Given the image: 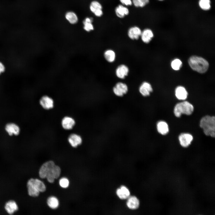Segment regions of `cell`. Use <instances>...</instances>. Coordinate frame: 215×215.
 I'll use <instances>...</instances> for the list:
<instances>
[{
	"label": "cell",
	"mask_w": 215,
	"mask_h": 215,
	"mask_svg": "<svg viewBox=\"0 0 215 215\" xmlns=\"http://www.w3.org/2000/svg\"><path fill=\"white\" fill-rule=\"evenodd\" d=\"M129 70V68L127 66L124 64H121L116 69V74L118 78L123 79L128 75Z\"/></svg>",
	"instance_id": "9a60e30c"
},
{
	"label": "cell",
	"mask_w": 215,
	"mask_h": 215,
	"mask_svg": "<svg viewBox=\"0 0 215 215\" xmlns=\"http://www.w3.org/2000/svg\"><path fill=\"white\" fill-rule=\"evenodd\" d=\"M200 127L203 129L204 133L212 137L215 136V117L206 115L202 117L199 123Z\"/></svg>",
	"instance_id": "7a4b0ae2"
},
{
	"label": "cell",
	"mask_w": 215,
	"mask_h": 215,
	"mask_svg": "<svg viewBox=\"0 0 215 215\" xmlns=\"http://www.w3.org/2000/svg\"><path fill=\"white\" fill-rule=\"evenodd\" d=\"M55 165L53 161L51 160L47 161L41 166L39 171V175L40 178L44 179L51 169Z\"/></svg>",
	"instance_id": "5b68a950"
},
{
	"label": "cell",
	"mask_w": 215,
	"mask_h": 215,
	"mask_svg": "<svg viewBox=\"0 0 215 215\" xmlns=\"http://www.w3.org/2000/svg\"><path fill=\"white\" fill-rule=\"evenodd\" d=\"M182 65V62L179 59H176L173 60L171 63L172 68L174 70H179Z\"/></svg>",
	"instance_id": "f546056e"
},
{
	"label": "cell",
	"mask_w": 215,
	"mask_h": 215,
	"mask_svg": "<svg viewBox=\"0 0 215 215\" xmlns=\"http://www.w3.org/2000/svg\"><path fill=\"white\" fill-rule=\"evenodd\" d=\"M1 73V71H0V74Z\"/></svg>",
	"instance_id": "836d02e7"
},
{
	"label": "cell",
	"mask_w": 215,
	"mask_h": 215,
	"mask_svg": "<svg viewBox=\"0 0 215 215\" xmlns=\"http://www.w3.org/2000/svg\"><path fill=\"white\" fill-rule=\"evenodd\" d=\"M156 128L158 132L162 135H165L169 132L168 124L164 121L158 122L156 124Z\"/></svg>",
	"instance_id": "ac0fdd59"
},
{
	"label": "cell",
	"mask_w": 215,
	"mask_h": 215,
	"mask_svg": "<svg viewBox=\"0 0 215 215\" xmlns=\"http://www.w3.org/2000/svg\"><path fill=\"white\" fill-rule=\"evenodd\" d=\"M4 208L7 213L10 214H13L18 209L16 203L12 200L7 202L5 204Z\"/></svg>",
	"instance_id": "2e32d148"
},
{
	"label": "cell",
	"mask_w": 215,
	"mask_h": 215,
	"mask_svg": "<svg viewBox=\"0 0 215 215\" xmlns=\"http://www.w3.org/2000/svg\"><path fill=\"white\" fill-rule=\"evenodd\" d=\"M47 204L50 208L55 209L59 206V202L57 198L54 196H51L47 199Z\"/></svg>",
	"instance_id": "cb8c5ba5"
},
{
	"label": "cell",
	"mask_w": 215,
	"mask_h": 215,
	"mask_svg": "<svg viewBox=\"0 0 215 215\" xmlns=\"http://www.w3.org/2000/svg\"><path fill=\"white\" fill-rule=\"evenodd\" d=\"M142 32L139 27L137 26L132 27L129 29L128 35L132 40H137L141 36Z\"/></svg>",
	"instance_id": "5bb4252c"
},
{
	"label": "cell",
	"mask_w": 215,
	"mask_h": 215,
	"mask_svg": "<svg viewBox=\"0 0 215 215\" xmlns=\"http://www.w3.org/2000/svg\"><path fill=\"white\" fill-rule=\"evenodd\" d=\"M93 19L92 18H86L83 22L84 25V29L86 31L89 32L94 29L92 24Z\"/></svg>",
	"instance_id": "484cf974"
},
{
	"label": "cell",
	"mask_w": 215,
	"mask_h": 215,
	"mask_svg": "<svg viewBox=\"0 0 215 215\" xmlns=\"http://www.w3.org/2000/svg\"><path fill=\"white\" fill-rule=\"evenodd\" d=\"M175 95L178 99L185 100L187 98L188 93L184 87L178 86L175 90Z\"/></svg>",
	"instance_id": "ffe728a7"
},
{
	"label": "cell",
	"mask_w": 215,
	"mask_h": 215,
	"mask_svg": "<svg viewBox=\"0 0 215 215\" xmlns=\"http://www.w3.org/2000/svg\"><path fill=\"white\" fill-rule=\"evenodd\" d=\"M61 173L60 167L55 165L50 171L46 176L48 182L50 183H53L55 179H57L60 176Z\"/></svg>",
	"instance_id": "8992f818"
},
{
	"label": "cell",
	"mask_w": 215,
	"mask_h": 215,
	"mask_svg": "<svg viewBox=\"0 0 215 215\" xmlns=\"http://www.w3.org/2000/svg\"><path fill=\"white\" fill-rule=\"evenodd\" d=\"M5 130L10 136H17L20 133V129L16 124L12 122L7 123L5 126Z\"/></svg>",
	"instance_id": "ba28073f"
},
{
	"label": "cell",
	"mask_w": 215,
	"mask_h": 215,
	"mask_svg": "<svg viewBox=\"0 0 215 215\" xmlns=\"http://www.w3.org/2000/svg\"><path fill=\"white\" fill-rule=\"evenodd\" d=\"M139 199L135 196L129 197L127 202L128 207L131 209H135L139 206Z\"/></svg>",
	"instance_id": "44dd1931"
},
{
	"label": "cell",
	"mask_w": 215,
	"mask_h": 215,
	"mask_svg": "<svg viewBox=\"0 0 215 215\" xmlns=\"http://www.w3.org/2000/svg\"><path fill=\"white\" fill-rule=\"evenodd\" d=\"M60 186L63 188H66L69 185V182L67 179L63 177L59 181Z\"/></svg>",
	"instance_id": "4dcf8cb0"
},
{
	"label": "cell",
	"mask_w": 215,
	"mask_h": 215,
	"mask_svg": "<svg viewBox=\"0 0 215 215\" xmlns=\"http://www.w3.org/2000/svg\"><path fill=\"white\" fill-rule=\"evenodd\" d=\"M65 18L72 24H76L78 22V19L76 15L72 12L67 13L65 15Z\"/></svg>",
	"instance_id": "4316f807"
},
{
	"label": "cell",
	"mask_w": 215,
	"mask_h": 215,
	"mask_svg": "<svg viewBox=\"0 0 215 215\" xmlns=\"http://www.w3.org/2000/svg\"><path fill=\"white\" fill-rule=\"evenodd\" d=\"M210 0H200L199 4L200 8L202 10H208L211 8Z\"/></svg>",
	"instance_id": "83f0119b"
},
{
	"label": "cell",
	"mask_w": 215,
	"mask_h": 215,
	"mask_svg": "<svg viewBox=\"0 0 215 215\" xmlns=\"http://www.w3.org/2000/svg\"><path fill=\"white\" fill-rule=\"evenodd\" d=\"M194 110L193 105L187 101H184L177 103L175 106L174 113L175 116L180 117L182 114L189 115Z\"/></svg>",
	"instance_id": "277c9868"
},
{
	"label": "cell",
	"mask_w": 215,
	"mask_h": 215,
	"mask_svg": "<svg viewBox=\"0 0 215 215\" xmlns=\"http://www.w3.org/2000/svg\"><path fill=\"white\" fill-rule=\"evenodd\" d=\"M128 88L125 83L119 82L117 83L113 88V91L117 96L121 97L126 94L128 91Z\"/></svg>",
	"instance_id": "52a82bcc"
},
{
	"label": "cell",
	"mask_w": 215,
	"mask_h": 215,
	"mask_svg": "<svg viewBox=\"0 0 215 215\" xmlns=\"http://www.w3.org/2000/svg\"><path fill=\"white\" fill-rule=\"evenodd\" d=\"M179 139L180 144L182 146L187 147L191 144L193 140V137L189 133H183L179 135Z\"/></svg>",
	"instance_id": "9c48e42d"
},
{
	"label": "cell",
	"mask_w": 215,
	"mask_h": 215,
	"mask_svg": "<svg viewBox=\"0 0 215 215\" xmlns=\"http://www.w3.org/2000/svg\"><path fill=\"white\" fill-rule=\"evenodd\" d=\"M27 186L28 194L33 197L38 196L40 192H43L46 190L44 183L37 179H29L27 182Z\"/></svg>",
	"instance_id": "6da1fadb"
},
{
	"label": "cell",
	"mask_w": 215,
	"mask_h": 215,
	"mask_svg": "<svg viewBox=\"0 0 215 215\" xmlns=\"http://www.w3.org/2000/svg\"><path fill=\"white\" fill-rule=\"evenodd\" d=\"M116 194L120 198L122 199H125L129 197L130 192L129 190L126 187L122 186L117 189Z\"/></svg>",
	"instance_id": "603a6c76"
},
{
	"label": "cell",
	"mask_w": 215,
	"mask_h": 215,
	"mask_svg": "<svg viewBox=\"0 0 215 215\" xmlns=\"http://www.w3.org/2000/svg\"><path fill=\"white\" fill-rule=\"evenodd\" d=\"M132 3L136 7H143L149 2V0H132Z\"/></svg>",
	"instance_id": "f1b7e54d"
},
{
	"label": "cell",
	"mask_w": 215,
	"mask_h": 215,
	"mask_svg": "<svg viewBox=\"0 0 215 215\" xmlns=\"http://www.w3.org/2000/svg\"><path fill=\"white\" fill-rule=\"evenodd\" d=\"M140 36L142 40L144 42L148 43L153 37V32L150 29H146L142 32Z\"/></svg>",
	"instance_id": "d6986e66"
},
{
	"label": "cell",
	"mask_w": 215,
	"mask_h": 215,
	"mask_svg": "<svg viewBox=\"0 0 215 215\" xmlns=\"http://www.w3.org/2000/svg\"><path fill=\"white\" fill-rule=\"evenodd\" d=\"M139 91L141 94L144 96H149L152 92L153 89L150 84L148 82H143L139 87Z\"/></svg>",
	"instance_id": "7c38bea8"
},
{
	"label": "cell",
	"mask_w": 215,
	"mask_h": 215,
	"mask_svg": "<svg viewBox=\"0 0 215 215\" xmlns=\"http://www.w3.org/2000/svg\"><path fill=\"white\" fill-rule=\"evenodd\" d=\"M159 0L162 1V0Z\"/></svg>",
	"instance_id": "e575fe53"
},
{
	"label": "cell",
	"mask_w": 215,
	"mask_h": 215,
	"mask_svg": "<svg viewBox=\"0 0 215 215\" xmlns=\"http://www.w3.org/2000/svg\"><path fill=\"white\" fill-rule=\"evenodd\" d=\"M5 67L3 64L0 62V71L1 73L4 72L5 70Z\"/></svg>",
	"instance_id": "d6a6232c"
},
{
	"label": "cell",
	"mask_w": 215,
	"mask_h": 215,
	"mask_svg": "<svg viewBox=\"0 0 215 215\" xmlns=\"http://www.w3.org/2000/svg\"><path fill=\"white\" fill-rule=\"evenodd\" d=\"M40 105L44 109L49 110L53 107L54 102L53 99L47 96L42 97L39 101Z\"/></svg>",
	"instance_id": "30bf717a"
},
{
	"label": "cell",
	"mask_w": 215,
	"mask_h": 215,
	"mask_svg": "<svg viewBox=\"0 0 215 215\" xmlns=\"http://www.w3.org/2000/svg\"><path fill=\"white\" fill-rule=\"evenodd\" d=\"M120 2L124 5L131 6L132 4V0H119Z\"/></svg>",
	"instance_id": "1f68e13d"
},
{
	"label": "cell",
	"mask_w": 215,
	"mask_h": 215,
	"mask_svg": "<svg viewBox=\"0 0 215 215\" xmlns=\"http://www.w3.org/2000/svg\"><path fill=\"white\" fill-rule=\"evenodd\" d=\"M68 140L71 145L74 148L76 147L81 145L82 142L81 137L75 133L70 134L68 137Z\"/></svg>",
	"instance_id": "4fadbf2b"
},
{
	"label": "cell",
	"mask_w": 215,
	"mask_h": 215,
	"mask_svg": "<svg viewBox=\"0 0 215 215\" xmlns=\"http://www.w3.org/2000/svg\"><path fill=\"white\" fill-rule=\"evenodd\" d=\"M104 56L106 60L109 62H113L115 59L116 54L114 51L109 49L106 50L104 53Z\"/></svg>",
	"instance_id": "d4e9b609"
},
{
	"label": "cell",
	"mask_w": 215,
	"mask_h": 215,
	"mask_svg": "<svg viewBox=\"0 0 215 215\" xmlns=\"http://www.w3.org/2000/svg\"><path fill=\"white\" fill-rule=\"evenodd\" d=\"M90 9L95 15L98 17H100L103 14L102 6L100 3L97 1H92L90 5Z\"/></svg>",
	"instance_id": "8fae6325"
},
{
	"label": "cell",
	"mask_w": 215,
	"mask_h": 215,
	"mask_svg": "<svg viewBox=\"0 0 215 215\" xmlns=\"http://www.w3.org/2000/svg\"><path fill=\"white\" fill-rule=\"evenodd\" d=\"M188 63L194 70L200 73H205L209 66L208 62L204 58L197 56H192L188 60Z\"/></svg>",
	"instance_id": "3957f363"
},
{
	"label": "cell",
	"mask_w": 215,
	"mask_h": 215,
	"mask_svg": "<svg viewBox=\"0 0 215 215\" xmlns=\"http://www.w3.org/2000/svg\"><path fill=\"white\" fill-rule=\"evenodd\" d=\"M115 13L116 16L120 18H123L129 13L128 9L123 5L120 4L115 9Z\"/></svg>",
	"instance_id": "7402d4cb"
},
{
	"label": "cell",
	"mask_w": 215,
	"mask_h": 215,
	"mask_svg": "<svg viewBox=\"0 0 215 215\" xmlns=\"http://www.w3.org/2000/svg\"><path fill=\"white\" fill-rule=\"evenodd\" d=\"M74 120L69 116H65L62 119V127L66 130L71 129L75 124Z\"/></svg>",
	"instance_id": "e0dca14e"
}]
</instances>
